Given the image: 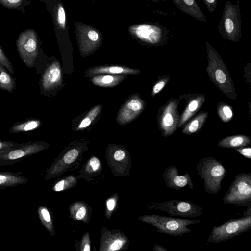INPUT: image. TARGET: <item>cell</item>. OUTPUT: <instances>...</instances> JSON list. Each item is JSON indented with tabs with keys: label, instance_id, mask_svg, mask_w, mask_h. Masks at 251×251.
I'll return each instance as SVG.
<instances>
[{
	"label": "cell",
	"instance_id": "cell-1",
	"mask_svg": "<svg viewBox=\"0 0 251 251\" xmlns=\"http://www.w3.org/2000/svg\"><path fill=\"white\" fill-rule=\"evenodd\" d=\"M207 75L214 85L229 98L236 99L235 87L230 74L221 56L208 41L206 42Z\"/></svg>",
	"mask_w": 251,
	"mask_h": 251
},
{
	"label": "cell",
	"instance_id": "cell-2",
	"mask_svg": "<svg viewBox=\"0 0 251 251\" xmlns=\"http://www.w3.org/2000/svg\"><path fill=\"white\" fill-rule=\"evenodd\" d=\"M17 50L20 58L27 67L37 70L40 74L47 62L40 58V46L37 35L33 29L23 31L16 41Z\"/></svg>",
	"mask_w": 251,
	"mask_h": 251
},
{
	"label": "cell",
	"instance_id": "cell-3",
	"mask_svg": "<svg viewBox=\"0 0 251 251\" xmlns=\"http://www.w3.org/2000/svg\"><path fill=\"white\" fill-rule=\"evenodd\" d=\"M196 168L197 174L203 181L206 193H218L222 189V182L227 172L222 163L213 157H206L197 164Z\"/></svg>",
	"mask_w": 251,
	"mask_h": 251
},
{
	"label": "cell",
	"instance_id": "cell-4",
	"mask_svg": "<svg viewBox=\"0 0 251 251\" xmlns=\"http://www.w3.org/2000/svg\"><path fill=\"white\" fill-rule=\"evenodd\" d=\"M142 220L157 229L160 233L174 236H182L192 232L188 226L198 224L201 220L169 217L158 215L144 216Z\"/></svg>",
	"mask_w": 251,
	"mask_h": 251
},
{
	"label": "cell",
	"instance_id": "cell-5",
	"mask_svg": "<svg viewBox=\"0 0 251 251\" xmlns=\"http://www.w3.org/2000/svg\"><path fill=\"white\" fill-rule=\"evenodd\" d=\"M223 201L225 204L251 207V173H240L235 176Z\"/></svg>",
	"mask_w": 251,
	"mask_h": 251
},
{
	"label": "cell",
	"instance_id": "cell-6",
	"mask_svg": "<svg viewBox=\"0 0 251 251\" xmlns=\"http://www.w3.org/2000/svg\"><path fill=\"white\" fill-rule=\"evenodd\" d=\"M220 35L232 42L239 41L242 37L241 20L239 4L226 1L218 25Z\"/></svg>",
	"mask_w": 251,
	"mask_h": 251
},
{
	"label": "cell",
	"instance_id": "cell-7",
	"mask_svg": "<svg viewBox=\"0 0 251 251\" xmlns=\"http://www.w3.org/2000/svg\"><path fill=\"white\" fill-rule=\"evenodd\" d=\"M251 228V215L231 219L214 226L207 238L208 242L219 243L231 239L248 231Z\"/></svg>",
	"mask_w": 251,
	"mask_h": 251
},
{
	"label": "cell",
	"instance_id": "cell-8",
	"mask_svg": "<svg viewBox=\"0 0 251 251\" xmlns=\"http://www.w3.org/2000/svg\"><path fill=\"white\" fill-rule=\"evenodd\" d=\"M127 30L137 40L151 46H157L165 42L169 33V31L161 25L153 23L133 24Z\"/></svg>",
	"mask_w": 251,
	"mask_h": 251
},
{
	"label": "cell",
	"instance_id": "cell-9",
	"mask_svg": "<svg viewBox=\"0 0 251 251\" xmlns=\"http://www.w3.org/2000/svg\"><path fill=\"white\" fill-rule=\"evenodd\" d=\"M80 55L86 57L94 54L102 43V35L97 28L80 22L74 23Z\"/></svg>",
	"mask_w": 251,
	"mask_h": 251
},
{
	"label": "cell",
	"instance_id": "cell-10",
	"mask_svg": "<svg viewBox=\"0 0 251 251\" xmlns=\"http://www.w3.org/2000/svg\"><path fill=\"white\" fill-rule=\"evenodd\" d=\"M44 141H30L0 152V166L12 165L47 148Z\"/></svg>",
	"mask_w": 251,
	"mask_h": 251
},
{
	"label": "cell",
	"instance_id": "cell-11",
	"mask_svg": "<svg viewBox=\"0 0 251 251\" xmlns=\"http://www.w3.org/2000/svg\"><path fill=\"white\" fill-rule=\"evenodd\" d=\"M150 207L166 212L171 217L197 218L203 212V209L196 204L188 201L176 199L152 203Z\"/></svg>",
	"mask_w": 251,
	"mask_h": 251
},
{
	"label": "cell",
	"instance_id": "cell-12",
	"mask_svg": "<svg viewBox=\"0 0 251 251\" xmlns=\"http://www.w3.org/2000/svg\"><path fill=\"white\" fill-rule=\"evenodd\" d=\"M178 100L174 98L168 100L159 110L157 125L163 137H168L176 130L179 121Z\"/></svg>",
	"mask_w": 251,
	"mask_h": 251
},
{
	"label": "cell",
	"instance_id": "cell-13",
	"mask_svg": "<svg viewBox=\"0 0 251 251\" xmlns=\"http://www.w3.org/2000/svg\"><path fill=\"white\" fill-rule=\"evenodd\" d=\"M40 74V92L44 96L52 95L62 84V70L57 60L47 62Z\"/></svg>",
	"mask_w": 251,
	"mask_h": 251
},
{
	"label": "cell",
	"instance_id": "cell-14",
	"mask_svg": "<svg viewBox=\"0 0 251 251\" xmlns=\"http://www.w3.org/2000/svg\"><path fill=\"white\" fill-rule=\"evenodd\" d=\"M146 107L145 101L138 93L130 95L123 103L116 118L120 125L128 124L136 119Z\"/></svg>",
	"mask_w": 251,
	"mask_h": 251
},
{
	"label": "cell",
	"instance_id": "cell-15",
	"mask_svg": "<svg viewBox=\"0 0 251 251\" xmlns=\"http://www.w3.org/2000/svg\"><path fill=\"white\" fill-rule=\"evenodd\" d=\"M163 178L169 189L179 190L186 186H188L191 190L194 188L193 182L189 173L179 175L176 165L167 167L163 173Z\"/></svg>",
	"mask_w": 251,
	"mask_h": 251
},
{
	"label": "cell",
	"instance_id": "cell-16",
	"mask_svg": "<svg viewBox=\"0 0 251 251\" xmlns=\"http://www.w3.org/2000/svg\"><path fill=\"white\" fill-rule=\"evenodd\" d=\"M137 69L122 65H102L90 67L85 70V77L91 78L102 74L135 75L140 73Z\"/></svg>",
	"mask_w": 251,
	"mask_h": 251
},
{
	"label": "cell",
	"instance_id": "cell-17",
	"mask_svg": "<svg viewBox=\"0 0 251 251\" xmlns=\"http://www.w3.org/2000/svg\"><path fill=\"white\" fill-rule=\"evenodd\" d=\"M187 104L179 117L178 127H182L201 108L205 100L202 94H193L187 95Z\"/></svg>",
	"mask_w": 251,
	"mask_h": 251
},
{
	"label": "cell",
	"instance_id": "cell-18",
	"mask_svg": "<svg viewBox=\"0 0 251 251\" xmlns=\"http://www.w3.org/2000/svg\"><path fill=\"white\" fill-rule=\"evenodd\" d=\"M174 4L183 12L195 19L207 22L206 18L195 0H171Z\"/></svg>",
	"mask_w": 251,
	"mask_h": 251
},
{
	"label": "cell",
	"instance_id": "cell-19",
	"mask_svg": "<svg viewBox=\"0 0 251 251\" xmlns=\"http://www.w3.org/2000/svg\"><path fill=\"white\" fill-rule=\"evenodd\" d=\"M24 172H0V190L13 187L27 183L29 179Z\"/></svg>",
	"mask_w": 251,
	"mask_h": 251
},
{
	"label": "cell",
	"instance_id": "cell-20",
	"mask_svg": "<svg viewBox=\"0 0 251 251\" xmlns=\"http://www.w3.org/2000/svg\"><path fill=\"white\" fill-rule=\"evenodd\" d=\"M126 75L102 74L90 78L95 85L102 87H114L127 78Z\"/></svg>",
	"mask_w": 251,
	"mask_h": 251
},
{
	"label": "cell",
	"instance_id": "cell-21",
	"mask_svg": "<svg viewBox=\"0 0 251 251\" xmlns=\"http://www.w3.org/2000/svg\"><path fill=\"white\" fill-rule=\"evenodd\" d=\"M251 144V138L243 134L227 136L222 139L218 143V146L224 148H238L246 147Z\"/></svg>",
	"mask_w": 251,
	"mask_h": 251
},
{
	"label": "cell",
	"instance_id": "cell-22",
	"mask_svg": "<svg viewBox=\"0 0 251 251\" xmlns=\"http://www.w3.org/2000/svg\"><path fill=\"white\" fill-rule=\"evenodd\" d=\"M42 125L40 119L33 118H27L23 121L15 123L10 128L9 132L15 134L34 130Z\"/></svg>",
	"mask_w": 251,
	"mask_h": 251
},
{
	"label": "cell",
	"instance_id": "cell-23",
	"mask_svg": "<svg viewBox=\"0 0 251 251\" xmlns=\"http://www.w3.org/2000/svg\"><path fill=\"white\" fill-rule=\"evenodd\" d=\"M208 116L207 112L201 111L186 125L182 130V133L191 135L198 132L204 124Z\"/></svg>",
	"mask_w": 251,
	"mask_h": 251
},
{
	"label": "cell",
	"instance_id": "cell-24",
	"mask_svg": "<svg viewBox=\"0 0 251 251\" xmlns=\"http://www.w3.org/2000/svg\"><path fill=\"white\" fill-rule=\"evenodd\" d=\"M103 106L98 104L89 110L80 120L75 128L76 130H81L88 128L100 114Z\"/></svg>",
	"mask_w": 251,
	"mask_h": 251
},
{
	"label": "cell",
	"instance_id": "cell-25",
	"mask_svg": "<svg viewBox=\"0 0 251 251\" xmlns=\"http://www.w3.org/2000/svg\"><path fill=\"white\" fill-rule=\"evenodd\" d=\"M17 86L16 79L0 64V89L12 93Z\"/></svg>",
	"mask_w": 251,
	"mask_h": 251
},
{
	"label": "cell",
	"instance_id": "cell-26",
	"mask_svg": "<svg viewBox=\"0 0 251 251\" xmlns=\"http://www.w3.org/2000/svg\"><path fill=\"white\" fill-rule=\"evenodd\" d=\"M53 16L56 28L60 30H65L67 27L66 15L64 6L60 0L54 7Z\"/></svg>",
	"mask_w": 251,
	"mask_h": 251
},
{
	"label": "cell",
	"instance_id": "cell-27",
	"mask_svg": "<svg viewBox=\"0 0 251 251\" xmlns=\"http://www.w3.org/2000/svg\"><path fill=\"white\" fill-rule=\"evenodd\" d=\"M217 113L220 119L225 123L231 120L233 116L232 107L224 102H219L217 106Z\"/></svg>",
	"mask_w": 251,
	"mask_h": 251
},
{
	"label": "cell",
	"instance_id": "cell-28",
	"mask_svg": "<svg viewBox=\"0 0 251 251\" xmlns=\"http://www.w3.org/2000/svg\"><path fill=\"white\" fill-rule=\"evenodd\" d=\"M38 213L43 224L49 230L51 229V218L49 211L47 208L44 206H39L38 209Z\"/></svg>",
	"mask_w": 251,
	"mask_h": 251
},
{
	"label": "cell",
	"instance_id": "cell-29",
	"mask_svg": "<svg viewBox=\"0 0 251 251\" xmlns=\"http://www.w3.org/2000/svg\"><path fill=\"white\" fill-rule=\"evenodd\" d=\"M170 76L169 75H166L160 77L156 82L154 84L151 92V95L152 97H154L157 94L159 93L167 85L168 82L169 81Z\"/></svg>",
	"mask_w": 251,
	"mask_h": 251
},
{
	"label": "cell",
	"instance_id": "cell-30",
	"mask_svg": "<svg viewBox=\"0 0 251 251\" xmlns=\"http://www.w3.org/2000/svg\"><path fill=\"white\" fill-rule=\"evenodd\" d=\"M0 64L2 65L11 74H14V70L12 63L6 56L2 48L0 46Z\"/></svg>",
	"mask_w": 251,
	"mask_h": 251
},
{
	"label": "cell",
	"instance_id": "cell-31",
	"mask_svg": "<svg viewBox=\"0 0 251 251\" xmlns=\"http://www.w3.org/2000/svg\"><path fill=\"white\" fill-rule=\"evenodd\" d=\"M78 151L75 149H73L68 151L63 157L64 161L67 164L73 162L77 157Z\"/></svg>",
	"mask_w": 251,
	"mask_h": 251
},
{
	"label": "cell",
	"instance_id": "cell-32",
	"mask_svg": "<svg viewBox=\"0 0 251 251\" xmlns=\"http://www.w3.org/2000/svg\"><path fill=\"white\" fill-rule=\"evenodd\" d=\"M24 0H0V3L7 8H16L19 7Z\"/></svg>",
	"mask_w": 251,
	"mask_h": 251
},
{
	"label": "cell",
	"instance_id": "cell-33",
	"mask_svg": "<svg viewBox=\"0 0 251 251\" xmlns=\"http://www.w3.org/2000/svg\"><path fill=\"white\" fill-rule=\"evenodd\" d=\"M20 143H14L12 141L0 140V152L19 145Z\"/></svg>",
	"mask_w": 251,
	"mask_h": 251
},
{
	"label": "cell",
	"instance_id": "cell-34",
	"mask_svg": "<svg viewBox=\"0 0 251 251\" xmlns=\"http://www.w3.org/2000/svg\"><path fill=\"white\" fill-rule=\"evenodd\" d=\"M235 150L245 158L251 159V148L250 147H243L235 148Z\"/></svg>",
	"mask_w": 251,
	"mask_h": 251
},
{
	"label": "cell",
	"instance_id": "cell-35",
	"mask_svg": "<svg viewBox=\"0 0 251 251\" xmlns=\"http://www.w3.org/2000/svg\"><path fill=\"white\" fill-rule=\"evenodd\" d=\"M206 8L210 13L214 12L217 5V0H202Z\"/></svg>",
	"mask_w": 251,
	"mask_h": 251
},
{
	"label": "cell",
	"instance_id": "cell-36",
	"mask_svg": "<svg viewBox=\"0 0 251 251\" xmlns=\"http://www.w3.org/2000/svg\"><path fill=\"white\" fill-rule=\"evenodd\" d=\"M90 164L93 168L94 171H96L100 167V163L99 159L96 157H92L90 160Z\"/></svg>",
	"mask_w": 251,
	"mask_h": 251
},
{
	"label": "cell",
	"instance_id": "cell-37",
	"mask_svg": "<svg viewBox=\"0 0 251 251\" xmlns=\"http://www.w3.org/2000/svg\"><path fill=\"white\" fill-rule=\"evenodd\" d=\"M123 245L122 241L120 240H115L110 246V250L115 251L119 250Z\"/></svg>",
	"mask_w": 251,
	"mask_h": 251
},
{
	"label": "cell",
	"instance_id": "cell-38",
	"mask_svg": "<svg viewBox=\"0 0 251 251\" xmlns=\"http://www.w3.org/2000/svg\"><path fill=\"white\" fill-rule=\"evenodd\" d=\"M125 155V152L121 150H118L116 152L114 153V158L118 161L122 160L123 159H124Z\"/></svg>",
	"mask_w": 251,
	"mask_h": 251
},
{
	"label": "cell",
	"instance_id": "cell-39",
	"mask_svg": "<svg viewBox=\"0 0 251 251\" xmlns=\"http://www.w3.org/2000/svg\"><path fill=\"white\" fill-rule=\"evenodd\" d=\"M86 214V209L84 207H81L76 214V218L77 220H81Z\"/></svg>",
	"mask_w": 251,
	"mask_h": 251
},
{
	"label": "cell",
	"instance_id": "cell-40",
	"mask_svg": "<svg viewBox=\"0 0 251 251\" xmlns=\"http://www.w3.org/2000/svg\"><path fill=\"white\" fill-rule=\"evenodd\" d=\"M65 181L61 180L57 182L54 187V190L55 191H60L63 190Z\"/></svg>",
	"mask_w": 251,
	"mask_h": 251
},
{
	"label": "cell",
	"instance_id": "cell-41",
	"mask_svg": "<svg viewBox=\"0 0 251 251\" xmlns=\"http://www.w3.org/2000/svg\"><path fill=\"white\" fill-rule=\"evenodd\" d=\"M115 201L113 199H110L107 201V207L109 210H112L115 206Z\"/></svg>",
	"mask_w": 251,
	"mask_h": 251
},
{
	"label": "cell",
	"instance_id": "cell-42",
	"mask_svg": "<svg viewBox=\"0 0 251 251\" xmlns=\"http://www.w3.org/2000/svg\"><path fill=\"white\" fill-rule=\"evenodd\" d=\"M153 250L155 251H168L167 249L158 244H155L154 245L153 247Z\"/></svg>",
	"mask_w": 251,
	"mask_h": 251
},
{
	"label": "cell",
	"instance_id": "cell-43",
	"mask_svg": "<svg viewBox=\"0 0 251 251\" xmlns=\"http://www.w3.org/2000/svg\"><path fill=\"white\" fill-rule=\"evenodd\" d=\"M251 215V207H248L247 209L244 211L243 216H247Z\"/></svg>",
	"mask_w": 251,
	"mask_h": 251
},
{
	"label": "cell",
	"instance_id": "cell-44",
	"mask_svg": "<svg viewBox=\"0 0 251 251\" xmlns=\"http://www.w3.org/2000/svg\"><path fill=\"white\" fill-rule=\"evenodd\" d=\"M84 251H89L90 250V246L88 244H86L85 246V248L83 250Z\"/></svg>",
	"mask_w": 251,
	"mask_h": 251
}]
</instances>
